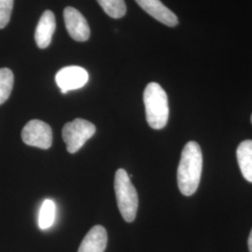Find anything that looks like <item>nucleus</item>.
<instances>
[{
	"label": "nucleus",
	"instance_id": "14",
	"mask_svg": "<svg viewBox=\"0 0 252 252\" xmlns=\"http://www.w3.org/2000/svg\"><path fill=\"white\" fill-rule=\"evenodd\" d=\"M101 8L112 18L124 17L126 13L125 0H97Z\"/></svg>",
	"mask_w": 252,
	"mask_h": 252
},
{
	"label": "nucleus",
	"instance_id": "11",
	"mask_svg": "<svg viewBox=\"0 0 252 252\" xmlns=\"http://www.w3.org/2000/svg\"><path fill=\"white\" fill-rule=\"evenodd\" d=\"M236 156L245 180L252 182V140L241 142L237 148Z\"/></svg>",
	"mask_w": 252,
	"mask_h": 252
},
{
	"label": "nucleus",
	"instance_id": "4",
	"mask_svg": "<svg viewBox=\"0 0 252 252\" xmlns=\"http://www.w3.org/2000/svg\"><path fill=\"white\" fill-rule=\"evenodd\" d=\"M95 133V126L84 119H75L65 124L62 131L63 141L69 153L79 152Z\"/></svg>",
	"mask_w": 252,
	"mask_h": 252
},
{
	"label": "nucleus",
	"instance_id": "10",
	"mask_svg": "<svg viewBox=\"0 0 252 252\" xmlns=\"http://www.w3.org/2000/svg\"><path fill=\"white\" fill-rule=\"evenodd\" d=\"M108 244V234L101 225L94 226L83 238L78 252H104Z\"/></svg>",
	"mask_w": 252,
	"mask_h": 252
},
{
	"label": "nucleus",
	"instance_id": "2",
	"mask_svg": "<svg viewBox=\"0 0 252 252\" xmlns=\"http://www.w3.org/2000/svg\"><path fill=\"white\" fill-rule=\"evenodd\" d=\"M143 100L149 126L156 130L162 129L169 117L168 98L165 91L160 84L151 82L145 88Z\"/></svg>",
	"mask_w": 252,
	"mask_h": 252
},
{
	"label": "nucleus",
	"instance_id": "17",
	"mask_svg": "<svg viewBox=\"0 0 252 252\" xmlns=\"http://www.w3.org/2000/svg\"></svg>",
	"mask_w": 252,
	"mask_h": 252
},
{
	"label": "nucleus",
	"instance_id": "15",
	"mask_svg": "<svg viewBox=\"0 0 252 252\" xmlns=\"http://www.w3.org/2000/svg\"><path fill=\"white\" fill-rule=\"evenodd\" d=\"M12 8L13 0H0V29L9 24Z\"/></svg>",
	"mask_w": 252,
	"mask_h": 252
},
{
	"label": "nucleus",
	"instance_id": "1",
	"mask_svg": "<svg viewBox=\"0 0 252 252\" xmlns=\"http://www.w3.org/2000/svg\"><path fill=\"white\" fill-rule=\"evenodd\" d=\"M203 165L201 148L195 141H189L181 153L178 167V185L185 196L192 195L198 188Z\"/></svg>",
	"mask_w": 252,
	"mask_h": 252
},
{
	"label": "nucleus",
	"instance_id": "12",
	"mask_svg": "<svg viewBox=\"0 0 252 252\" xmlns=\"http://www.w3.org/2000/svg\"><path fill=\"white\" fill-rule=\"evenodd\" d=\"M56 213V207L54 201L47 199L40 207L39 217H38V225L42 230H46L54 224Z\"/></svg>",
	"mask_w": 252,
	"mask_h": 252
},
{
	"label": "nucleus",
	"instance_id": "6",
	"mask_svg": "<svg viewBox=\"0 0 252 252\" xmlns=\"http://www.w3.org/2000/svg\"><path fill=\"white\" fill-rule=\"evenodd\" d=\"M88 79V72L84 68L77 65L63 67L55 76V81L62 94H66L68 91L80 89L87 83Z\"/></svg>",
	"mask_w": 252,
	"mask_h": 252
},
{
	"label": "nucleus",
	"instance_id": "7",
	"mask_svg": "<svg viewBox=\"0 0 252 252\" xmlns=\"http://www.w3.org/2000/svg\"><path fill=\"white\" fill-rule=\"evenodd\" d=\"M63 19L66 30L74 40L84 42L90 37V27L78 9L66 7L63 10Z\"/></svg>",
	"mask_w": 252,
	"mask_h": 252
},
{
	"label": "nucleus",
	"instance_id": "8",
	"mask_svg": "<svg viewBox=\"0 0 252 252\" xmlns=\"http://www.w3.org/2000/svg\"><path fill=\"white\" fill-rule=\"evenodd\" d=\"M135 2L148 14L161 22L163 25L170 27L179 25V19L176 14L167 7H165L160 0H135Z\"/></svg>",
	"mask_w": 252,
	"mask_h": 252
},
{
	"label": "nucleus",
	"instance_id": "9",
	"mask_svg": "<svg viewBox=\"0 0 252 252\" xmlns=\"http://www.w3.org/2000/svg\"><path fill=\"white\" fill-rule=\"evenodd\" d=\"M56 27L55 17L52 10H45L38 21L35 32L36 45L40 49H46L51 44Z\"/></svg>",
	"mask_w": 252,
	"mask_h": 252
},
{
	"label": "nucleus",
	"instance_id": "3",
	"mask_svg": "<svg viewBox=\"0 0 252 252\" xmlns=\"http://www.w3.org/2000/svg\"><path fill=\"white\" fill-rule=\"evenodd\" d=\"M114 189L122 216L127 222L134 221L138 208V195L130 177L123 168L115 173Z\"/></svg>",
	"mask_w": 252,
	"mask_h": 252
},
{
	"label": "nucleus",
	"instance_id": "13",
	"mask_svg": "<svg viewBox=\"0 0 252 252\" xmlns=\"http://www.w3.org/2000/svg\"><path fill=\"white\" fill-rule=\"evenodd\" d=\"M14 82L13 73L7 67L0 68V105L5 103L11 94Z\"/></svg>",
	"mask_w": 252,
	"mask_h": 252
},
{
	"label": "nucleus",
	"instance_id": "5",
	"mask_svg": "<svg viewBox=\"0 0 252 252\" xmlns=\"http://www.w3.org/2000/svg\"><path fill=\"white\" fill-rule=\"evenodd\" d=\"M22 138L28 146L47 150L53 143V131L51 126L44 122L32 120L24 127Z\"/></svg>",
	"mask_w": 252,
	"mask_h": 252
},
{
	"label": "nucleus",
	"instance_id": "16",
	"mask_svg": "<svg viewBox=\"0 0 252 252\" xmlns=\"http://www.w3.org/2000/svg\"><path fill=\"white\" fill-rule=\"evenodd\" d=\"M248 245H249V250L250 252H252V230L249 236V240H248Z\"/></svg>",
	"mask_w": 252,
	"mask_h": 252
}]
</instances>
